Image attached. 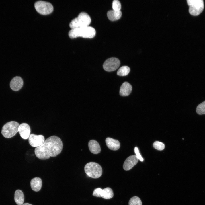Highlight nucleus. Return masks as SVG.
Returning a JSON list of instances; mask_svg holds the SVG:
<instances>
[{
  "label": "nucleus",
  "instance_id": "f257e3e1",
  "mask_svg": "<svg viewBox=\"0 0 205 205\" xmlns=\"http://www.w3.org/2000/svg\"><path fill=\"white\" fill-rule=\"evenodd\" d=\"M63 146L61 139L56 136H52L45 140L41 145L36 147L34 153L39 159L46 160L59 154L62 152Z\"/></svg>",
  "mask_w": 205,
  "mask_h": 205
},
{
  "label": "nucleus",
  "instance_id": "f03ea898",
  "mask_svg": "<svg viewBox=\"0 0 205 205\" xmlns=\"http://www.w3.org/2000/svg\"><path fill=\"white\" fill-rule=\"evenodd\" d=\"M95 34L96 31L95 29L89 26L71 29L69 32V36L71 38L79 37L92 38L95 36Z\"/></svg>",
  "mask_w": 205,
  "mask_h": 205
},
{
  "label": "nucleus",
  "instance_id": "7ed1b4c3",
  "mask_svg": "<svg viewBox=\"0 0 205 205\" xmlns=\"http://www.w3.org/2000/svg\"><path fill=\"white\" fill-rule=\"evenodd\" d=\"M91 22L89 15L85 12H82L77 17L73 19L70 22L69 26L72 29L88 26Z\"/></svg>",
  "mask_w": 205,
  "mask_h": 205
},
{
  "label": "nucleus",
  "instance_id": "20e7f679",
  "mask_svg": "<svg viewBox=\"0 0 205 205\" xmlns=\"http://www.w3.org/2000/svg\"><path fill=\"white\" fill-rule=\"evenodd\" d=\"M85 171L87 176L93 178H97L102 175V170L101 166L94 162L87 163L84 167Z\"/></svg>",
  "mask_w": 205,
  "mask_h": 205
},
{
  "label": "nucleus",
  "instance_id": "39448f33",
  "mask_svg": "<svg viewBox=\"0 0 205 205\" xmlns=\"http://www.w3.org/2000/svg\"><path fill=\"white\" fill-rule=\"evenodd\" d=\"M19 124L17 122L11 121L7 122L2 127L1 133L6 138H10L14 136L18 132Z\"/></svg>",
  "mask_w": 205,
  "mask_h": 205
},
{
  "label": "nucleus",
  "instance_id": "423d86ee",
  "mask_svg": "<svg viewBox=\"0 0 205 205\" xmlns=\"http://www.w3.org/2000/svg\"><path fill=\"white\" fill-rule=\"evenodd\" d=\"M187 3L189 6V12L193 16H197L202 11L204 8L203 0H187Z\"/></svg>",
  "mask_w": 205,
  "mask_h": 205
},
{
  "label": "nucleus",
  "instance_id": "0eeeda50",
  "mask_svg": "<svg viewBox=\"0 0 205 205\" xmlns=\"http://www.w3.org/2000/svg\"><path fill=\"white\" fill-rule=\"evenodd\" d=\"M34 7L36 11L42 15L50 14L53 10V6L50 3L42 1L36 2L34 4Z\"/></svg>",
  "mask_w": 205,
  "mask_h": 205
},
{
  "label": "nucleus",
  "instance_id": "6e6552de",
  "mask_svg": "<svg viewBox=\"0 0 205 205\" xmlns=\"http://www.w3.org/2000/svg\"><path fill=\"white\" fill-rule=\"evenodd\" d=\"M120 65V60L117 58L112 57L107 59L104 62L103 68L108 72H111L117 69Z\"/></svg>",
  "mask_w": 205,
  "mask_h": 205
},
{
  "label": "nucleus",
  "instance_id": "1a4fd4ad",
  "mask_svg": "<svg viewBox=\"0 0 205 205\" xmlns=\"http://www.w3.org/2000/svg\"><path fill=\"white\" fill-rule=\"evenodd\" d=\"M44 141V137L43 135H38L34 134H30L28 139L30 144L34 147H38L40 146L43 143Z\"/></svg>",
  "mask_w": 205,
  "mask_h": 205
},
{
  "label": "nucleus",
  "instance_id": "9d476101",
  "mask_svg": "<svg viewBox=\"0 0 205 205\" xmlns=\"http://www.w3.org/2000/svg\"><path fill=\"white\" fill-rule=\"evenodd\" d=\"M18 132L22 138L27 139L30 135V128L29 125L26 123H22L19 125Z\"/></svg>",
  "mask_w": 205,
  "mask_h": 205
},
{
  "label": "nucleus",
  "instance_id": "9b49d317",
  "mask_svg": "<svg viewBox=\"0 0 205 205\" xmlns=\"http://www.w3.org/2000/svg\"><path fill=\"white\" fill-rule=\"evenodd\" d=\"M138 159L136 155H132L128 157L125 160L123 168L126 171L131 169L138 163Z\"/></svg>",
  "mask_w": 205,
  "mask_h": 205
},
{
  "label": "nucleus",
  "instance_id": "f8f14e48",
  "mask_svg": "<svg viewBox=\"0 0 205 205\" xmlns=\"http://www.w3.org/2000/svg\"><path fill=\"white\" fill-rule=\"evenodd\" d=\"M23 84L22 79L20 77L16 76L12 79L10 82V86L12 90L16 91L22 88Z\"/></svg>",
  "mask_w": 205,
  "mask_h": 205
},
{
  "label": "nucleus",
  "instance_id": "ddd939ff",
  "mask_svg": "<svg viewBox=\"0 0 205 205\" xmlns=\"http://www.w3.org/2000/svg\"><path fill=\"white\" fill-rule=\"evenodd\" d=\"M105 142L107 147L111 150H117L120 148V143L117 140L108 137L106 138Z\"/></svg>",
  "mask_w": 205,
  "mask_h": 205
},
{
  "label": "nucleus",
  "instance_id": "4468645a",
  "mask_svg": "<svg viewBox=\"0 0 205 205\" xmlns=\"http://www.w3.org/2000/svg\"><path fill=\"white\" fill-rule=\"evenodd\" d=\"M132 89V86L130 83L127 82H124L120 87L119 94L122 96H128L131 93Z\"/></svg>",
  "mask_w": 205,
  "mask_h": 205
},
{
  "label": "nucleus",
  "instance_id": "2eb2a0df",
  "mask_svg": "<svg viewBox=\"0 0 205 205\" xmlns=\"http://www.w3.org/2000/svg\"><path fill=\"white\" fill-rule=\"evenodd\" d=\"M89 149L91 153L97 154L101 151V148L98 143L96 140H90L88 144Z\"/></svg>",
  "mask_w": 205,
  "mask_h": 205
},
{
  "label": "nucleus",
  "instance_id": "dca6fc26",
  "mask_svg": "<svg viewBox=\"0 0 205 205\" xmlns=\"http://www.w3.org/2000/svg\"><path fill=\"white\" fill-rule=\"evenodd\" d=\"M30 186L31 188L34 191H39L42 186L41 179L39 177H36L33 178L30 181Z\"/></svg>",
  "mask_w": 205,
  "mask_h": 205
},
{
  "label": "nucleus",
  "instance_id": "f3484780",
  "mask_svg": "<svg viewBox=\"0 0 205 205\" xmlns=\"http://www.w3.org/2000/svg\"><path fill=\"white\" fill-rule=\"evenodd\" d=\"M108 19L111 21H114L118 20L122 15L121 11H116L111 10L108 11L107 13Z\"/></svg>",
  "mask_w": 205,
  "mask_h": 205
},
{
  "label": "nucleus",
  "instance_id": "a211bd4d",
  "mask_svg": "<svg viewBox=\"0 0 205 205\" xmlns=\"http://www.w3.org/2000/svg\"><path fill=\"white\" fill-rule=\"evenodd\" d=\"M14 200L15 202L18 205H21L23 204L24 200V196L22 192L20 190H17L15 192Z\"/></svg>",
  "mask_w": 205,
  "mask_h": 205
},
{
  "label": "nucleus",
  "instance_id": "6ab92c4d",
  "mask_svg": "<svg viewBox=\"0 0 205 205\" xmlns=\"http://www.w3.org/2000/svg\"><path fill=\"white\" fill-rule=\"evenodd\" d=\"M114 196V193L111 188H106L102 190L101 197L105 199H110Z\"/></svg>",
  "mask_w": 205,
  "mask_h": 205
},
{
  "label": "nucleus",
  "instance_id": "aec40b11",
  "mask_svg": "<svg viewBox=\"0 0 205 205\" xmlns=\"http://www.w3.org/2000/svg\"><path fill=\"white\" fill-rule=\"evenodd\" d=\"M130 71V68L128 66H124L119 69L117 71V74L118 75L120 76H125L128 74Z\"/></svg>",
  "mask_w": 205,
  "mask_h": 205
},
{
  "label": "nucleus",
  "instance_id": "412c9836",
  "mask_svg": "<svg viewBox=\"0 0 205 205\" xmlns=\"http://www.w3.org/2000/svg\"><path fill=\"white\" fill-rule=\"evenodd\" d=\"M129 205H142V202L138 196H134L130 200Z\"/></svg>",
  "mask_w": 205,
  "mask_h": 205
},
{
  "label": "nucleus",
  "instance_id": "4be33fe9",
  "mask_svg": "<svg viewBox=\"0 0 205 205\" xmlns=\"http://www.w3.org/2000/svg\"><path fill=\"white\" fill-rule=\"evenodd\" d=\"M196 112L199 115L205 114V101L197 106Z\"/></svg>",
  "mask_w": 205,
  "mask_h": 205
},
{
  "label": "nucleus",
  "instance_id": "5701e85b",
  "mask_svg": "<svg viewBox=\"0 0 205 205\" xmlns=\"http://www.w3.org/2000/svg\"><path fill=\"white\" fill-rule=\"evenodd\" d=\"M153 146L156 149L161 151L165 148V145L162 142L159 141H156L153 144Z\"/></svg>",
  "mask_w": 205,
  "mask_h": 205
},
{
  "label": "nucleus",
  "instance_id": "b1692460",
  "mask_svg": "<svg viewBox=\"0 0 205 205\" xmlns=\"http://www.w3.org/2000/svg\"><path fill=\"white\" fill-rule=\"evenodd\" d=\"M112 9L113 10L119 11L121 9V5L120 2L118 0H114L112 2Z\"/></svg>",
  "mask_w": 205,
  "mask_h": 205
},
{
  "label": "nucleus",
  "instance_id": "393cba45",
  "mask_svg": "<svg viewBox=\"0 0 205 205\" xmlns=\"http://www.w3.org/2000/svg\"><path fill=\"white\" fill-rule=\"evenodd\" d=\"M102 189L100 188H97L95 189L93 191V195L97 197H101Z\"/></svg>",
  "mask_w": 205,
  "mask_h": 205
},
{
  "label": "nucleus",
  "instance_id": "a878e982",
  "mask_svg": "<svg viewBox=\"0 0 205 205\" xmlns=\"http://www.w3.org/2000/svg\"><path fill=\"white\" fill-rule=\"evenodd\" d=\"M134 152L136 154V155L138 159L141 161H143L144 160V159L140 154L138 149L136 147L134 148Z\"/></svg>",
  "mask_w": 205,
  "mask_h": 205
},
{
  "label": "nucleus",
  "instance_id": "bb28decb",
  "mask_svg": "<svg viewBox=\"0 0 205 205\" xmlns=\"http://www.w3.org/2000/svg\"><path fill=\"white\" fill-rule=\"evenodd\" d=\"M22 205H32L28 203H25L24 204H23Z\"/></svg>",
  "mask_w": 205,
  "mask_h": 205
}]
</instances>
